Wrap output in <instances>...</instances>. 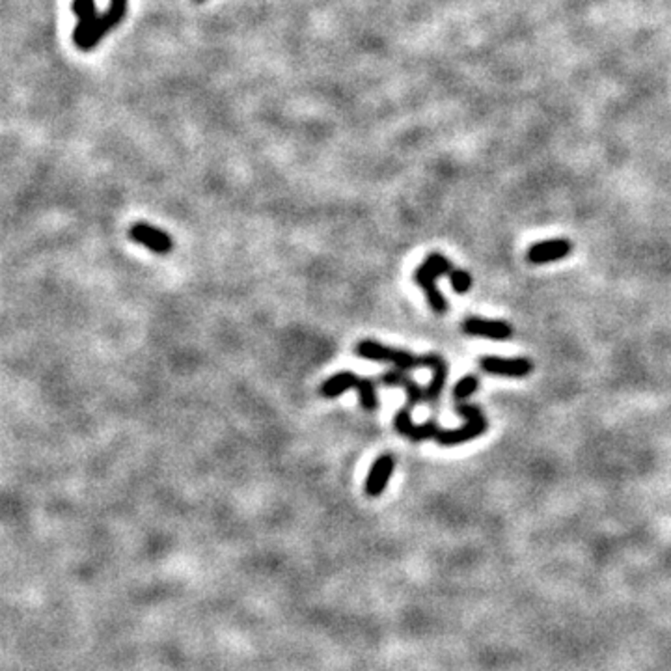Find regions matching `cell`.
<instances>
[{
    "instance_id": "6",
    "label": "cell",
    "mask_w": 671,
    "mask_h": 671,
    "mask_svg": "<svg viewBox=\"0 0 671 671\" xmlns=\"http://www.w3.org/2000/svg\"><path fill=\"white\" fill-rule=\"evenodd\" d=\"M482 370L489 375L498 377H513L521 379L532 373L533 364L528 358H500V356H483L480 360Z\"/></svg>"
},
{
    "instance_id": "3",
    "label": "cell",
    "mask_w": 671,
    "mask_h": 671,
    "mask_svg": "<svg viewBox=\"0 0 671 671\" xmlns=\"http://www.w3.org/2000/svg\"><path fill=\"white\" fill-rule=\"evenodd\" d=\"M355 351H356L358 356L370 360V362L394 364L398 370H401V372H410V370H415V367H429V362H431V355L415 356V355H410V353L401 351V349L386 348V345L373 341V340H362L356 345Z\"/></svg>"
},
{
    "instance_id": "5",
    "label": "cell",
    "mask_w": 671,
    "mask_h": 671,
    "mask_svg": "<svg viewBox=\"0 0 671 671\" xmlns=\"http://www.w3.org/2000/svg\"><path fill=\"white\" fill-rule=\"evenodd\" d=\"M129 237L137 243V245H142L144 248L155 252V254H168L172 248H174V243H172V237L155 228L151 226L147 222H137L133 224L131 228H129Z\"/></svg>"
},
{
    "instance_id": "16",
    "label": "cell",
    "mask_w": 671,
    "mask_h": 671,
    "mask_svg": "<svg viewBox=\"0 0 671 671\" xmlns=\"http://www.w3.org/2000/svg\"><path fill=\"white\" fill-rule=\"evenodd\" d=\"M106 13L113 19L114 25H120L127 13V0H111V6H108Z\"/></svg>"
},
{
    "instance_id": "1",
    "label": "cell",
    "mask_w": 671,
    "mask_h": 671,
    "mask_svg": "<svg viewBox=\"0 0 671 671\" xmlns=\"http://www.w3.org/2000/svg\"><path fill=\"white\" fill-rule=\"evenodd\" d=\"M451 271H453L451 262L439 252L431 254L425 262L415 271V282L425 291L429 306L439 315L446 314L449 306H448V300L442 297V293L437 288V280L444 274L446 276L451 274Z\"/></svg>"
},
{
    "instance_id": "2",
    "label": "cell",
    "mask_w": 671,
    "mask_h": 671,
    "mask_svg": "<svg viewBox=\"0 0 671 671\" xmlns=\"http://www.w3.org/2000/svg\"><path fill=\"white\" fill-rule=\"evenodd\" d=\"M381 382L386 386H394V388H403L407 392V405L399 410L394 418V427L399 432V435L407 437L408 440L413 439L416 425L413 424V418H410V413L416 405L425 401V390L418 386L413 379L407 377L401 370H392L381 377Z\"/></svg>"
},
{
    "instance_id": "8",
    "label": "cell",
    "mask_w": 671,
    "mask_h": 671,
    "mask_svg": "<svg viewBox=\"0 0 671 671\" xmlns=\"http://www.w3.org/2000/svg\"><path fill=\"white\" fill-rule=\"evenodd\" d=\"M573 245L567 239H550L537 243L528 250V262L533 265H545L552 262H559L571 254Z\"/></svg>"
},
{
    "instance_id": "15",
    "label": "cell",
    "mask_w": 671,
    "mask_h": 671,
    "mask_svg": "<svg viewBox=\"0 0 671 671\" xmlns=\"http://www.w3.org/2000/svg\"><path fill=\"white\" fill-rule=\"evenodd\" d=\"M449 280H451V288L461 295L470 291V288H472V276H470V273H466L463 269H453L451 274H449Z\"/></svg>"
},
{
    "instance_id": "14",
    "label": "cell",
    "mask_w": 671,
    "mask_h": 671,
    "mask_svg": "<svg viewBox=\"0 0 671 671\" xmlns=\"http://www.w3.org/2000/svg\"><path fill=\"white\" fill-rule=\"evenodd\" d=\"M71 10L79 17V21H90V23H94L99 17L94 0H73Z\"/></svg>"
},
{
    "instance_id": "12",
    "label": "cell",
    "mask_w": 671,
    "mask_h": 671,
    "mask_svg": "<svg viewBox=\"0 0 671 671\" xmlns=\"http://www.w3.org/2000/svg\"><path fill=\"white\" fill-rule=\"evenodd\" d=\"M356 394H358V401H360V407L364 410H367V413H372V410H375L379 407V398H377V386L372 379H364L360 377V382L356 386Z\"/></svg>"
},
{
    "instance_id": "17",
    "label": "cell",
    "mask_w": 671,
    "mask_h": 671,
    "mask_svg": "<svg viewBox=\"0 0 671 671\" xmlns=\"http://www.w3.org/2000/svg\"><path fill=\"white\" fill-rule=\"evenodd\" d=\"M197 3H204V0H197Z\"/></svg>"
},
{
    "instance_id": "11",
    "label": "cell",
    "mask_w": 671,
    "mask_h": 671,
    "mask_svg": "<svg viewBox=\"0 0 671 671\" xmlns=\"http://www.w3.org/2000/svg\"><path fill=\"white\" fill-rule=\"evenodd\" d=\"M429 367L432 370V379H431L429 386L425 388V401L427 403H437L446 382H448V362L440 355H431Z\"/></svg>"
},
{
    "instance_id": "4",
    "label": "cell",
    "mask_w": 671,
    "mask_h": 671,
    "mask_svg": "<svg viewBox=\"0 0 671 671\" xmlns=\"http://www.w3.org/2000/svg\"><path fill=\"white\" fill-rule=\"evenodd\" d=\"M456 408L461 416L466 418V424L459 429H442L439 432V437L435 439L440 446H448V448L457 446L472 439L482 437L487 431V420L478 407L465 403L463 399V401H456Z\"/></svg>"
},
{
    "instance_id": "7",
    "label": "cell",
    "mask_w": 671,
    "mask_h": 671,
    "mask_svg": "<svg viewBox=\"0 0 671 671\" xmlns=\"http://www.w3.org/2000/svg\"><path fill=\"white\" fill-rule=\"evenodd\" d=\"M396 468V459L392 456H381L367 472L365 485L364 491L370 498H377L384 492V489L390 483V478H392Z\"/></svg>"
},
{
    "instance_id": "13",
    "label": "cell",
    "mask_w": 671,
    "mask_h": 671,
    "mask_svg": "<svg viewBox=\"0 0 671 671\" xmlns=\"http://www.w3.org/2000/svg\"><path fill=\"white\" fill-rule=\"evenodd\" d=\"M478 388H480V381H478V377L468 375V377L461 379V381L456 384V388H453V399H456V401H463V399L470 398Z\"/></svg>"
},
{
    "instance_id": "10",
    "label": "cell",
    "mask_w": 671,
    "mask_h": 671,
    "mask_svg": "<svg viewBox=\"0 0 671 671\" xmlns=\"http://www.w3.org/2000/svg\"><path fill=\"white\" fill-rule=\"evenodd\" d=\"M360 382V377L353 372H338L336 375L329 377L319 388V394L327 399H336L341 394L349 392V390H356Z\"/></svg>"
},
{
    "instance_id": "9",
    "label": "cell",
    "mask_w": 671,
    "mask_h": 671,
    "mask_svg": "<svg viewBox=\"0 0 671 671\" xmlns=\"http://www.w3.org/2000/svg\"><path fill=\"white\" fill-rule=\"evenodd\" d=\"M463 331L468 336H482V338H491V340H509L513 336V327L506 321H487V319H478V317H468L463 323Z\"/></svg>"
}]
</instances>
